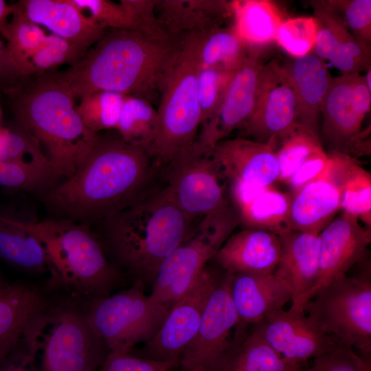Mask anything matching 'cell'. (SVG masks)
<instances>
[{
    "instance_id": "6da1fadb",
    "label": "cell",
    "mask_w": 371,
    "mask_h": 371,
    "mask_svg": "<svg viewBox=\"0 0 371 371\" xmlns=\"http://www.w3.org/2000/svg\"><path fill=\"white\" fill-rule=\"evenodd\" d=\"M144 149L100 133L74 175L46 195L58 218L90 225L135 201L150 171Z\"/></svg>"
},
{
    "instance_id": "7a4b0ae2",
    "label": "cell",
    "mask_w": 371,
    "mask_h": 371,
    "mask_svg": "<svg viewBox=\"0 0 371 371\" xmlns=\"http://www.w3.org/2000/svg\"><path fill=\"white\" fill-rule=\"evenodd\" d=\"M190 219L166 187L106 216L93 230L122 279L144 290L164 259L190 237Z\"/></svg>"
},
{
    "instance_id": "3957f363",
    "label": "cell",
    "mask_w": 371,
    "mask_h": 371,
    "mask_svg": "<svg viewBox=\"0 0 371 371\" xmlns=\"http://www.w3.org/2000/svg\"><path fill=\"white\" fill-rule=\"evenodd\" d=\"M180 50L179 41L107 30L77 63L57 74L75 98L104 91L147 100L159 92Z\"/></svg>"
},
{
    "instance_id": "277c9868",
    "label": "cell",
    "mask_w": 371,
    "mask_h": 371,
    "mask_svg": "<svg viewBox=\"0 0 371 371\" xmlns=\"http://www.w3.org/2000/svg\"><path fill=\"white\" fill-rule=\"evenodd\" d=\"M5 94L15 123L45 146L59 177L70 178L98 133L84 126L67 85L52 71Z\"/></svg>"
},
{
    "instance_id": "5b68a950",
    "label": "cell",
    "mask_w": 371,
    "mask_h": 371,
    "mask_svg": "<svg viewBox=\"0 0 371 371\" xmlns=\"http://www.w3.org/2000/svg\"><path fill=\"white\" fill-rule=\"evenodd\" d=\"M27 227L45 249L52 291H64L70 300L83 303L111 295L120 284L122 279L90 225L54 218L29 219Z\"/></svg>"
},
{
    "instance_id": "8992f818",
    "label": "cell",
    "mask_w": 371,
    "mask_h": 371,
    "mask_svg": "<svg viewBox=\"0 0 371 371\" xmlns=\"http://www.w3.org/2000/svg\"><path fill=\"white\" fill-rule=\"evenodd\" d=\"M23 339L35 356L41 352L43 371H98L109 352L81 305L69 298L37 317Z\"/></svg>"
},
{
    "instance_id": "52a82bcc",
    "label": "cell",
    "mask_w": 371,
    "mask_h": 371,
    "mask_svg": "<svg viewBox=\"0 0 371 371\" xmlns=\"http://www.w3.org/2000/svg\"><path fill=\"white\" fill-rule=\"evenodd\" d=\"M352 276L343 275L319 289L303 307L323 332L352 348L371 363L370 261Z\"/></svg>"
},
{
    "instance_id": "ba28073f",
    "label": "cell",
    "mask_w": 371,
    "mask_h": 371,
    "mask_svg": "<svg viewBox=\"0 0 371 371\" xmlns=\"http://www.w3.org/2000/svg\"><path fill=\"white\" fill-rule=\"evenodd\" d=\"M198 69L194 56L181 42L178 59L159 90L156 134L148 153L156 168L167 166L196 139L201 122Z\"/></svg>"
},
{
    "instance_id": "9c48e42d",
    "label": "cell",
    "mask_w": 371,
    "mask_h": 371,
    "mask_svg": "<svg viewBox=\"0 0 371 371\" xmlns=\"http://www.w3.org/2000/svg\"><path fill=\"white\" fill-rule=\"evenodd\" d=\"M239 225L238 214L229 202L204 216L190 237L162 262L150 299L170 308L194 286L206 263Z\"/></svg>"
},
{
    "instance_id": "30bf717a",
    "label": "cell",
    "mask_w": 371,
    "mask_h": 371,
    "mask_svg": "<svg viewBox=\"0 0 371 371\" xmlns=\"http://www.w3.org/2000/svg\"><path fill=\"white\" fill-rule=\"evenodd\" d=\"M80 304L109 351L124 352L150 341L170 309L135 285Z\"/></svg>"
},
{
    "instance_id": "8fae6325",
    "label": "cell",
    "mask_w": 371,
    "mask_h": 371,
    "mask_svg": "<svg viewBox=\"0 0 371 371\" xmlns=\"http://www.w3.org/2000/svg\"><path fill=\"white\" fill-rule=\"evenodd\" d=\"M233 274L224 272L205 306L196 334L179 361L182 371H223L233 350L231 333L238 322L231 295Z\"/></svg>"
},
{
    "instance_id": "7c38bea8",
    "label": "cell",
    "mask_w": 371,
    "mask_h": 371,
    "mask_svg": "<svg viewBox=\"0 0 371 371\" xmlns=\"http://www.w3.org/2000/svg\"><path fill=\"white\" fill-rule=\"evenodd\" d=\"M297 124L292 83L282 62L273 58L260 71L254 111L240 129L245 136L271 147Z\"/></svg>"
},
{
    "instance_id": "4fadbf2b",
    "label": "cell",
    "mask_w": 371,
    "mask_h": 371,
    "mask_svg": "<svg viewBox=\"0 0 371 371\" xmlns=\"http://www.w3.org/2000/svg\"><path fill=\"white\" fill-rule=\"evenodd\" d=\"M323 172L291 196L289 229L319 235L341 210L344 185L357 158L328 153Z\"/></svg>"
},
{
    "instance_id": "5bb4252c",
    "label": "cell",
    "mask_w": 371,
    "mask_h": 371,
    "mask_svg": "<svg viewBox=\"0 0 371 371\" xmlns=\"http://www.w3.org/2000/svg\"><path fill=\"white\" fill-rule=\"evenodd\" d=\"M224 272L205 267L194 286L170 308L157 333L137 356L180 361L184 349L198 331L210 296Z\"/></svg>"
},
{
    "instance_id": "9a60e30c",
    "label": "cell",
    "mask_w": 371,
    "mask_h": 371,
    "mask_svg": "<svg viewBox=\"0 0 371 371\" xmlns=\"http://www.w3.org/2000/svg\"><path fill=\"white\" fill-rule=\"evenodd\" d=\"M166 166L167 188L189 218L204 216L228 203L215 164L208 153L201 151L194 144Z\"/></svg>"
},
{
    "instance_id": "2e32d148",
    "label": "cell",
    "mask_w": 371,
    "mask_h": 371,
    "mask_svg": "<svg viewBox=\"0 0 371 371\" xmlns=\"http://www.w3.org/2000/svg\"><path fill=\"white\" fill-rule=\"evenodd\" d=\"M245 64L231 80L213 115L197 135L195 146L202 152L210 151L234 130L240 128L251 116L255 106L260 71L267 60V47H249Z\"/></svg>"
},
{
    "instance_id": "e0dca14e",
    "label": "cell",
    "mask_w": 371,
    "mask_h": 371,
    "mask_svg": "<svg viewBox=\"0 0 371 371\" xmlns=\"http://www.w3.org/2000/svg\"><path fill=\"white\" fill-rule=\"evenodd\" d=\"M287 363L299 368L337 344L304 312L283 308L249 326Z\"/></svg>"
},
{
    "instance_id": "ac0fdd59",
    "label": "cell",
    "mask_w": 371,
    "mask_h": 371,
    "mask_svg": "<svg viewBox=\"0 0 371 371\" xmlns=\"http://www.w3.org/2000/svg\"><path fill=\"white\" fill-rule=\"evenodd\" d=\"M319 275L308 301L319 289L368 258L371 229L362 225L357 217L342 212L319 233Z\"/></svg>"
},
{
    "instance_id": "d6986e66",
    "label": "cell",
    "mask_w": 371,
    "mask_h": 371,
    "mask_svg": "<svg viewBox=\"0 0 371 371\" xmlns=\"http://www.w3.org/2000/svg\"><path fill=\"white\" fill-rule=\"evenodd\" d=\"M322 135L330 151L357 158L370 153V127L361 131L363 120L352 101L351 74L333 78L321 107Z\"/></svg>"
},
{
    "instance_id": "ffe728a7",
    "label": "cell",
    "mask_w": 371,
    "mask_h": 371,
    "mask_svg": "<svg viewBox=\"0 0 371 371\" xmlns=\"http://www.w3.org/2000/svg\"><path fill=\"white\" fill-rule=\"evenodd\" d=\"M207 153L228 183L270 187L278 181V162L267 144L238 137L221 141Z\"/></svg>"
},
{
    "instance_id": "44dd1931",
    "label": "cell",
    "mask_w": 371,
    "mask_h": 371,
    "mask_svg": "<svg viewBox=\"0 0 371 371\" xmlns=\"http://www.w3.org/2000/svg\"><path fill=\"white\" fill-rule=\"evenodd\" d=\"M317 23V36L313 52L328 60L341 74L361 73L371 67L370 49L352 34L340 15L327 1H307Z\"/></svg>"
},
{
    "instance_id": "7402d4cb",
    "label": "cell",
    "mask_w": 371,
    "mask_h": 371,
    "mask_svg": "<svg viewBox=\"0 0 371 371\" xmlns=\"http://www.w3.org/2000/svg\"><path fill=\"white\" fill-rule=\"evenodd\" d=\"M278 236L281 253L274 273L284 280L291 290L290 308L304 312L303 307L319 275V235L288 230Z\"/></svg>"
},
{
    "instance_id": "603a6c76",
    "label": "cell",
    "mask_w": 371,
    "mask_h": 371,
    "mask_svg": "<svg viewBox=\"0 0 371 371\" xmlns=\"http://www.w3.org/2000/svg\"><path fill=\"white\" fill-rule=\"evenodd\" d=\"M13 9L27 19L47 27L55 34L87 52L106 33L71 0H20Z\"/></svg>"
},
{
    "instance_id": "cb8c5ba5",
    "label": "cell",
    "mask_w": 371,
    "mask_h": 371,
    "mask_svg": "<svg viewBox=\"0 0 371 371\" xmlns=\"http://www.w3.org/2000/svg\"><path fill=\"white\" fill-rule=\"evenodd\" d=\"M49 291L24 282L0 290V360L19 344L28 326L57 302Z\"/></svg>"
},
{
    "instance_id": "d4e9b609",
    "label": "cell",
    "mask_w": 371,
    "mask_h": 371,
    "mask_svg": "<svg viewBox=\"0 0 371 371\" xmlns=\"http://www.w3.org/2000/svg\"><path fill=\"white\" fill-rule=\"evenodd\" d=\"M281 253L278 234L257 229H244L231 235L214 257L229 273H274Z\"/></svg>"
},
{
    "instance_id": "484cf974",
    "label": "cell",
    "mask_w": 371,
    "mask_h": 371,
    "mask_svg": "<svg viewBox=\"0 0 371 371\" xmlns=\"http://www.w3.org/2000/svg\"><path fill=\"white\" fill-rule=\"evenodd\" d=\"M231 295L238 317L237 324L247 327L282 309L292 299L288 284L275 273H234Z\"/></svg>"
},
{
    "instance_id": "4316f807",
    "label": "cell",
    "mask_w": 371,
    "mask_h": 371,
    "mask_svg": "<svg viewBox=\"0 0 371 371\" xmlns=\"http://www.w3.org/2000/svg\"><path fill=\"white\" fill-rule=\"evenodd\" d=\"M282 63L296 95L297 122L319 137L321 107L334 78L325 61L313 52Z\"/></svg>"
},
{
    "instance_id": "83f0119b",
    "label": "cell",
    "mask_w": 371,
    "mask_h": 371,
    "mask_svg": "<svg viewBox=\"0 0 371 371\" xmlns=\"http://www.w3.org/2000/svg\"><path fill=\"white\" fill-rule=\"evenodd\" d=\"M155 13L167 35L179 41L223 26L234 16L232 1L225 0H157Z\"/></svg>"
},
{
    "instance_id": "f1b7e54d",
    "label": "cell",
    "mask_w": 371,
    "mask_h": 371,
    "mask_svg": "<svg viewBox=\"0 0 371 371\" xmlns=\"http://www.w3.org/2000/svg\"><path fill=\"white\" fill-rule=\"evenodd\" d=\"M181 42L192 54L199 69L236 71L245 64L249 54V47L234 25L193 34Z\"/></svg>"
},
{
    "instance_id": "f546056e",
    "label": "cell",
    "mask_w": 371,
    "mask_h": 371,
    "mask_svg": "<svg viewBox=\"0 0 371 371\" xmlns=\"http://www.w3.org/2000/svg\"><path fill=\"white\" fill-rule=\"evenodd\" d=\"M28 221L15 210L0 208V258L24 271L47 272L45 249L28 229Z\"/></svg>"
},
{
    "instance_id": "4dcf8cb0",
    "label": "cell",
    "mask_w": 371,
    "mask_h": 371,
    "mask_svg": "<svg viewBox=\"0 0 371 371\" xmlns=\"http://www.w3.org/2000/svg\"><path fill=\"white\" fill-rule=\"evenodd\" d=\"M232 7L234 25L248 47H267L276 41L284 19L273 2L269 0L234 1Z\"/></svg>"
},
{
    "instance_id": "1f68e13d",
    "label": "cell",
    "mask_w": 371,
    "mask_h": 371,
    "mask_svg": "<svg viewBox=\"0 0 371 371\" xmlns=\"http://www.w3.org/2000/svg\"><path fill=\"white\" fill-rule=\"evenodd\" d=\"M234 346L223 371H300L287 363L264 339L236 327Z\"/></svg>"
},
{
    "instance_id": "d6a6232c",
    "label": "cell",
    "mask_w": 371,
    "mask_h": 371,
    "mask_svg": "<svg viewBox=\"0 0 371 371\" xmlns=\"http://www.w3.org/2000/svg\"><path fill=\"white\" fill-rule=\"evenodd\" d=\"M291 196L267 188L251 202L237 210L245 229H257L278 235L289 230Z\"/></svg>"
},
{
    "instance_id": "836d02e7",
    "label": "cell",
    "mask_w": 371,
    "mask_h": 371,
    "mask_svg": "<svg viewBox=\"0 0 371 371\" xmlns=\"http://www.w3.org/2000/svg\"><path fill=\"white\" fill-rule=\"evenodd\" d=\"M157 124V111L148 100L126 95L115 128L124 142L148 153L155 139Z\"/></svg>"
},
{
    "instance_id": "e575fe53",
    "label": "cell",
    "mask_w": 371,
    "mask_h": 371,
    "mask_svg": "<svg viewBox=\"0 0 371 371\" xmlns=\"http://www.w3.org/2000/svg\"><path fill=\"white\" fill-rule=\"evenodd\" d=\"M271 148L279 166L278 181L286 183L299 166L323 146L319 137L297 124L278 139Z\"/></svg>"
},
{
    "instance_id": "d590c367",
    "label": "cell",
    "mask_w": 371,
    "mask_h": 371,
    "mask_svg": "<svg viewBox=\"0 0 371 371\" xmlns=\"http://www.w3.org/2000/svg\"><path fill=\"white\" fill-rule=\"evenodd\" d=\"M1 36L5 38L7 47L22 69L30 76L34 72L30 65V59L44 43L46 34L34 23L13 9L9 21Z\"/></svg>"
},
{
    "instance_id": "8d00e7d4",
    "label": "cell",
    "mask_w": 371,
    "mask_h": 371,
    "mask_svg": "<svg viewBox=\"0 0 371 371\" xmlns=\"http://www.w3.org/2000/svg\"><path fill=\"white\" fill-rule=\"evenodd\" d=\"M126 95L111 91H96L80 99L76 106L84 126L92 132L116 128Z\"/></svg>"
},
{
    "instance_id": "74e56055",
    "label": "cell",
    "mask_w": 371,
    "mask_h": 371,
    "mask_svg": "<svg viewBox=\"0 0 371 371\" xmlns=\"http://www.w3.org/2000/svg\"><path fill=\"white\" fill-rule=\"evenodd\" d=\"M341 210L371 229V175L358 161L351 168L344 185Z\"/></svg>"
},
{
    "instance_id": "f35d334b",
    "label": "cell",
    "mask_w": 371,
    "mask_h": 371,
    "mask_svg": "<svg viewBox=\"0 0 371 371\" xmlns=\"http://www.w3.org/2000/svg\"><path fill=\"white\" fill-rule=\"evenodd\" d=\"M59 179L55 171L36 168L14 160L0 159V186L8 189L47 194Z\"/></svg>"
},
{
    "instance_id": "ab89813d",
    "label": "cell",
    "mask_w": 371,
    "mask_h": 371,
    "mask_svg": "<svg viewBox=\"0 0 371 371\" xmlns=\"http://www.w3.org/2000/svg\"><path fill=\"white\" fill-rule=\"evenodd\" d=\"M8 129L1 159L14 160L56 172L47 156L41 150L40 142L33 135L16 123Z\"/></svg>"
},
{
    "instance_id": "60d3db41",
    "label": "cell",
    "mask_w": 371,
    "mask_h": 371,
    "mask_svg": "<svg viewBox=\"0 0 371 371\" xmlns=\"http://www.w3.org/2000/svg\"><path fill=\"white\" fill-rule=\"evenodd\" d=\"M78 46L55 34L47 35L44 43L30 59V65L34 74L52 71L64 64L72 66L85 54Z\"/></svg>"
},
{
    "instance_id": "b9f144b4",
    "label": "cell",
    "mask_w": 371,
    "mask_h": 371,
    "mask_svg": "<svg viewBox=\"0 0 371 371\" xmlns=\"http://www.w3.org/2000/svg\"><path fill=\"white\" fill-rule=\"evenodd\" d=\"M236 71L214 68L198 69L196 89L201 111V125L204 124L213 115Z\"/></svg>"
},
{
    "instance_id": "7bdbcfd3",
    "label": "cell",
    "mask_w": 371,
    "mask_h": 371,
    "mask_svg": "<svg viewBox=\"0 0 371 371\" xmlns=\"http://www.w3.org/2000/svg\"><path fill=\"white\" fill-rule=\"evenodd\" d=\"M316 36L314 17L300 16L284 20L275 41L289 54L297 58L313 52Z\"/></svg>"
},
{
    "instance_id": "ee69618b",
    "label": "cell",
    "mask_w": 371,
    "mask_h": 371,
    "mask_svg": "<svg viewBox=\"0 0 371 371\" xmlns=\"http://www.w3.org/2000/svg\"><path fill=\"white\" fill-rule=\"evenodd\" d=\"M345 25L365 47L371 49V1L327 0Z\"/></svg>"
},
{
    "instance_id": "f6af8a7d",
    "label": "cell",
    "mask_w": 371,
    "mask_h": 371,
    "mask_svg": "<svg viewBox=\"0 0 371 371\" xmlns=\"http://www.w3.org/2000/svg\"><path fill=\"white\" fill-rule=\"evenodd\" d=\"M300 371H371V363L366 361L351 347L340 344L313 359Z\"/></svg>"
},
{
    "instance_id": "bcb514c9",
    "label": "cell",
    "mask_w": 371,
    "mask_h": 371,
    "mask_svg": "<svg viewBox=\"0 0 371 371\" xmlns=\"http://www.w3.org/2000/svg\"><path fill=\"white\" fill-rule=\"evenodd\" d=\"M81 11L89 12V17L104 30H131L128 12L120 2L109 0H71Z\"/></svg>"
},
{
    "instance_id": "7dc6e473",
    "label": "cell",
    "mask_w": 371,
    "mask_h": 371,
    "mask_svg": "<svg viewBox=\"0 0 371 371\" xmlns=\"http://www.w3.org/2000/svg\"><path fill=\"white\" fill-rule=\"evenodd\" d=\"M157 0H120L128 12L132 30L157 39H172L162 28L155 13ZM174 40V39H173Z\"/></svg>"
},
{
    "instance_id": "c3c4849f",
    "label": "cell",
    "mask_w": 371,
    "mask_h": 371,
    "mask_svg": "<svg viewBox=\"0 0 371 371\" xmlns=\"http://www.w3.org/2000/svg\"><path fill=\"white\" fill-rule=\"evenodd\" d=\"M179 366V361H156L140 357L131 352L109 351L98 371H169Z\"/></svg>"
},
{
    "instance_id": "681fc988",
    "label": "cell",
    "mask_w": 371,
    "mask_h": 371,
    "mask_svg": "<svg viewBox=\"0 0 371 371\" xmlns=\"http://www.w3.org/2000/svg\"><path fill=\"white\" fill-rule=\"evenodd\" d=\"M328 160V153H326L323 148L309 155L286 182L293 194L317 178L324 170Z\"/></svg>"
},
{
    "instance_id": "f907efd6",
    "label": "cell",
    "mask_w": 371,
    "mask_h": 371,
    "mask_svg": "<svg viewBox=\"0 0 371 371\" xmlns=\"http://www.w3.org/2000/svg\"><path fill=\"white\" fill-rule=\"evenodd\" d=\"M31 76L17 63L6 44L0 39V89L6 93Z\"/></svg>"
},
{
    "instance_id": "816d5d0a",
    "label": "cell",
    "mask_w": 371,
    "mask_h": 371,
    "mask_svg": "<svg viewBox=\"0 0 371 371\" xmlns=\"http://www.w3.org/2000/svg\"><path fill=\"white\" fill-rule=\"evenodd\" d=\"M35 355L23 338L12 352L0 360V371H36Z\"/></svg>"
},
{
    "instance_id": "f5cc1de1",
    "label": "cell",
    "mask_w": 371,
    "mask_h": 371,
    "mask_svg": "<svg viewBox=\"0 0 371 371\" xmlns=\"http://www.w3.org/2000/svg\"><path fill=\"white\" fill-rule=\"evenodd\" d=\"M351 95L353 106L361 119L364 120L370 111L371 90L361 73L351 74Z\"/></svg>"
},
{
    "instance_id": "db71d44e",
    "label": "cell",
    "mask_w": 371,
    "mask_h": 371,
    "mask_svg": "<svg viewBox=\"0 0 371 371\" xmlns=\"http://www.w3.org/2000/svg\"><path fill=\"white\" fill-rule=\"evenodd\" d=\"M13 13V7L12 4H8L5 1L0 0V34L1 35L9 21L8 20L10 16Z\"/></svg>"
},
{
    "instance_id": "11a10c76",
    "label": "cell",
    "mask_w": 371,
    "mask_h": 371,
    "mask_svg": "<svg viewBox=\"0 0 371 371\" xmlns=\"http://www.w3.org/2000/svg\"><path fill=\"white\" fill-rule=\"evenodd\" d=\"M8 131V127H3L0 125V159L3 155Z\"/></svg>"
},
{
    "instance_id": "9f6ffc18",
    "label": "cell",
    "mask_w": 371,
    "mask_h": 371,
    "mask_svg": "<svg viewBox=\"0 0 371 371\" xmlns=\"http://www.w3.org/2000/svg\"><path fill=\"white\" fill-rule=\"evenodd\" d=\"M366 74L364 75L366 83L369 89L371 90V67L366 71Z\"/></svg>"
},
{
    "instance_id": "6f0895ef",
    "label": "cell",
    "mask_w": 371,
    "mask_h": 371,
    "mask_svg": "<svg viewBox=\"0 0 371 371\" xmlns=\"http://www.w3.org/2000/svg\"><path fill=\"white\" fill-rule=\"evenodd\" d=\"M10 284L8 283L0 274V290L9 286Z\"/></svg>"
},
{
    "instance_id": "680465c9",
    "label": "cell",
    "mask_w": 371,
    "mask_h": 371,
    "mask_svg": "<svg viewBox=\"0 0 371 371\" xmlns=\"http://www.w3.org/2000/svg\"><path fill=\"white\" fill-rule=\"evenodd\" d=\"M191 371H205V370L201 368H194Z\"/></svg>"
},
{
    "instance_id": "91938a15",
    "label": "cell",
    "mask_w": 371,
    "mask_h": 371,
    "mask_svg": "<svg viewBox=\"0 0 371 371\" xmlns=\"http://www.w3.org/2000/svg\"><path fill=\"white\" fill-rule=\"evenodd\" d=\"M1 107H0V119H1Z\"/></svg>"
}]
</instances>
